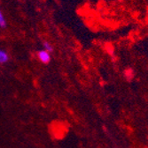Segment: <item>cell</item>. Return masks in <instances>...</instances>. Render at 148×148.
I'll use <instances>...</instances> for the list:
<instances>
[{"label":"cell","mask_w":148,"mask_h":148,"mask_svg":"<svg viewBox=\"0 0 148 148\" xmlns=\"http://www.w3.org/2000/svg\"><path fill=\"white\" fill-rule=\"evenodd\" d=\"M38 58L39 59V61L44 64H47L51 62V53L44 50V49H41L38 52Z\"/></svg>","instance_id":"1"},{"label":"cell","mask_w":148,"mask_h":148,"mask_svg":"<svg viewBox=\"0 0 148 148\" xmlns=\"http://www.w3.org/2000/svg\"><path fill=\"white\" fill-rule=\"evenodd\" d=\"M8 60H9L8 53L6 50L0 49V64H3L7 63Z\"/></svg>","instance_id":"2"},{"label":"cell","mask_w":148,"mask_h":148,"mask_svg":"<svg viewBox=\"0 0 148 148\" xmlns=\"http://www.w3.org/2000/svg\"><path fill=\"white\" fill-rule=\"evenodd\" d=\"M7 26V22H6V17L4 15V12L0 7V28H6Z\"/></svg>","instance_id":"3"},{"label":"cell","mask_w":148,"mask_h":148,"mask_svg":"<svg viewBox=\"0 0 148 148\" xmlns=\"http://www.w3.org/2000/svg\"><path fill=\"white\" fill-rule=\"evenodd\" d=\"M43 47H44V50H46V51H48V52H50V53H51V52L53 51V47H52V45L51 44V42H47V41L44 42Z\"/></svg>","instance_id":"4"}]
</instances>
